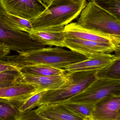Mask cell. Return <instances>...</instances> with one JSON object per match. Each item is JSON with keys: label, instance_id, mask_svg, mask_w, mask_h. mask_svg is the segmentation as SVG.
<instances>
[{"label": "cell", "instance_id": "cell-1", "mask_svg": "<svg viewBox=\"0 0 120 120\" xmlns=\"http://www.w3.org/2000/svg\"><path fill=\"white\" fill-rule=\"evenodd\" d=\"M87 58L84 56L63 48L49 46L26 53L8 55L2 60L19 70L23 67L37 65L63 69Z\"/></svg>", "mask_w": 120, "mask_h": 120}, {"label": "cell", "instance_id": "cell-2", "mask_svg": "<svg viewBox=\"0 0 120 120\" xmlns=\"http://www.w3.org/2000/svg\"><path fill=\"white\" fill-rule=\"evenodd\" d=\"M45 47L30 33L22 31L0 4V60L9 55L11 51L20 54Z\"/></svg>", "mask_w": 120, "mask_h": 120}, {"label": "cell", "instance_id": "cell-3", "mask_svg": "<svg viewBox=\"0 0 120 120\" xmlns=\"http://www.w3.org/2000/svg\"><path fill=\"white\" fill-rule=\"evenodd\" d=\"M87 3L86 0H50L43 12L30 21L33 30L65 26L79 16Z\"/></svg>", "mask_w": 120, "mask_h": 120}, {"label": "cell", "instance_id": "cell-4", "mask_svg": "<svg viewBox=\"0 0 120 120\" xmlns=\"http://www.w3.org/2000/svg\"><path fill=\"white\" fill-rule=\"evenodd\" d=\"M77 22L85 29L120 36V19L92 3H87Z\"/></svg>", "mask_w": 120, "mask_h": 120}, {"label": "cell", "instance_id": "cell-5", "mask_svg": "<svg viewBox=\"0 0 120 120\" xmlns=\"http://www.w3.org/2000/svg\"><path fill=\"white\" fill-rule=\"evenodd\" d=\"M98 71L70 72V82L58 89L46 91L39 101V106L45 104L65 101L79 94L96 78V74Z\"/></svg>", "mask_w": 120, "mask_h": 120}, {"label": "cell", "instance_id": "cell-6", "mask_svg": "<svg viewBox=\"0 0 120 120\" xmlns=\"http://www.w3.org/2000/svg\"><path fill=\"white\" fill-rule=\"evenodd\" d=\"M117 96H120V79L96 78L81 92L66 101L96 105Z\"/></svg>", "mask_w": 120, "mask_h": 120}, {"label": "cell", "instance_id": "cell-7", "mask_svg": "<svg viewBox=\"0 0 120 120\" xmlns=\"http://www.w3.org/2000/svg\"><path fill=\"white\" fill-rule=\"evenodd\" d=\"M0 4L8 14L30 21L42 12L46 5L38 0H0Z\"/></svg>", "mask_w": 120, "mask_h": 120}, {"label": "cell", "instance_id": "cell-8", "mask_svg": "<svg viewBox=\"0 0 120 120\" xmlns=\"http://www.w3.org/2000/svg\"><path fill=\"white\" fill-rule=\"evenodd\" d=\"M66 38H76L83 40L112 44L120 48V36L85 29L77 22H71L64 26Z\"/></svg>", "mask_w": 120, "mask_h": 120}, {"label": "cell", "instance_id": "cell-9", "mask_svg": "<svg viewBox=\"0 0 120 120\" xmlns=\"http://www.w3.org/2000/svg\"><path fill=\"white\" fill-rule=\"evenodd\" d=\"M63 45L64 48L69 49L70 50L87 58L91 55L99 53H111L115 52L117 54L118 53H120V48L112 44L76 38H66L63 42Z\"/></svg>", "mask_w": 120, "mask_h": 120}, {"label": "cell", "instance_id": "cell-10", "mask_svg": "<svg viewBox=\"0 0 120 120\" xmlns=\"http://www.w3.org/2000/svg\"><path fill=\"white\" fill-rule=\"evenodd\" d=\"M22 73L20 83L33 85L38 91L55 90L65 86L71 80V73L51 76H40Z\"/></svg>", "mask_w": 120, "mask_h": 120}, {"label": "cell", "instance_id": "cell-11", "mask_svg": "<svg viewBox=\"0 0 120 120\" xmlns=\"http://www.w3.org/2000/svg\"><path fill=\"white\" fill-rule=\"evenodd\" d=\"M120 56L110 53H99L91 55L86 60L65 67L68 72L91 71L102 70L118 59Z\"/></svg>", "mask_w": 120, "mask_h": 120}, {"label": "cell", "instance_id": "cell-12", "mask_svg": "<svg viewBox=\"0 0 120 120\" xmlns=\"http://www.w3.org/2000/svg\"><path fill=\"white\" fill-rule=\"evenodd\" d=\"M91 120H120V96L112 97L97 104Z\"/></svg>", "mask_w": 120, "mask_h": 120}, {"label": "cell", "instance_id": "cell-13", "mask_svg": "<svg viewBox=\"0 0 120 120\" xmlns=\"http://www.w3.org/2000/svg\"><path fill=\"white\" fill-rule=\"evenodd\" d=\"M64 26L51 27L33 30L30 33L34 38L44 45L64 48L63 42L66 38Z\"/></svg>", "mask_w": 120, "mask_h": 120}, {"label": "cell", "instance_id": "cell-14", "mask_svg": "<svg viewBox=\"0 0 120 120\" xmlns=\"http://www.w3.org/2000/svg\"><path fill=\"white\" fill-rule=\"evenodd\" d=\"M35 111L39 115L49 120H85L70 112L61 102L42 104Z\"/></svg>", "mask_w": 120, "mask_h": 120}, {"label": "cell", "instance_id": "cell-15", "mask_svg": "<svg viewBox=\"0 0 120 120\" xmlns=\"http://www.w3.org/2000/svg\"><path fill=\"white\" fill-rule=\"evenodd\" d=\"M37 91L31 85L19 83L13 86L0 88V98L23 102Z\"/></svg>", "mask_w": 120, "mask_h": 120}, {"label": "cell", "instance_id": "cell-16", "mask_svg": "<svg viewBox=\"0 0 120 120\" xmlns=\"http://www.w3.org/2000/svg\"><path fill=\"white\" fill-rule=\"evenodd\" d=\"M23 102L0 98V120H20L22 113L19 109Z\"/></svg>", "mask_w": 120, "mask_h": 120}, {"label": "cell", "instance_id": "cell-17", "mask_svg": "<svg viewBox=\"0 0 120 120\" xmlns=\"http://www.w3.org/2000/svg\"><path fill=\"white\" fill-rule=\"evenodd\" d=\"M61 102L70 112L85 120H91L92 113L96 105L75 103L68 101Z\"/></svg>", "mask_w": 120, "mask_h": 120}, {"label": "cell", "instance_id": "cell-18", "mask_svg": "<svg viewBox=\"0 0 120 120\" xmlns=\"http://www.w3.org/2000/svg\"><path fill=\"white\" fill-rule=\"evenodd\" d=\"M19 71L21 73L23 74L40 76L59 75L66 72L63 69L43 65L23 67L20 68Z\"/></svg>", "mask_w": 120, "mask_h": 120}, {"label": "cell", "instance_id": "cell-19", "mask_svg": "<svg viewBox=\"0 0 120 120\" xmlns=\"http://www.w3.org/2000/svg\"><path fill=\"white\" fill-rule=\"evenodd\" d=\"M120 19V0H87Z\"/></svg>", "mask_w": 120, "mask_h": 120}, {"label": "cell", "instance_id": "cell-20", "mask_svg": "<svg viewBox=\"0 0 120 120\" xmlns=\"http://www.w3.org/2000/svg\"><path fill=\"white\" fill-rule=\"evenodd\" d=\"M22 75L19 71L9 70L0 73V88L20 83Z\"/></svg>", "mask_w": 120, "mask_h": 120}, {"label": "cell", "instance_id": "cell-21", "mask_svg": "<svg viewBox=\"0 0 120 120\" xmlns=\"http://www.w3.org/2000/svg\"><path fill=\"white\" fill-rule=\"evenodd\" d=\"M96 78L120 79V59L117 60L96 74Z\"/></svg>", "mask_w": 120, "mask_h": 120}, {"label": "cell", "instance_id": "cell-22", "mask_svg": "<svg viewBox=\"0 0 120 120\" xmlns=\"http://www.w3.org/2000/svg\"><path fill=\"white\" fill-rule=\"evenodd\" d=\"M46 91L42 90L36 92L23 102L19 108V110L21 112L24 113L38 107L39 101Z\"/></svg>", "mask_w": 120, "mask_h": 120}, {"label": "cell", "instance_id": "cell-23", "mask_svg": "<svg viewBox=\"0 0 120 120\" xmlns=\"http://www.w3.org/2000/svg\"><path fill=\"white\" fill-rule=\"evenodd\" d=\"M8 15L15 22L16 24L22 31L30 34L33 30V27L30 21L10 14Z\"/></svg>", "mask_w": 120, "mask_h": 120}, {"label": "cell", "instance_id": "cell-24", "mask_svg": "<svg viewBox=\"0 0 120 120\" xmlns=\"http://www.w3.org/2000/svg\"><path fill=\"white\" fill-rule=\"evenodd\" d=\"M20 120H49L39 115L35 110H32L23 113Z\"/></svg>", "mask_w": 120, "mask_h": 120}, {"label": "cell", "instance_id": "cell-25", "mask_svg": "<svg viewBox=\"0 0 120 120\" xmlns=\"http://www.w3.org/2000/svg\"><path fill=\"white\" fill-rule=\"evenodd\" d=\"M9 70L19 71V69L17 67L9 64L5 61L0 60V73Z\"/></svg>", "mask_w": 120, "mask_h": 120}, {"label": "cell", "instance_id": "cell-26", "mask_svg": "<svg viewBox=\"0 0 120 120\" xmlns=\"http://www.w3.org/2000/svg\"><path fill=\"white\" fill-rule=\"evenodd\" d=\"M38 0L40 1L41 3L45 4H48L50 1L49 0Z\"/></svg>", "mask_w": 120, "mask_h": 120}, {"label": "cell", "instance_id": "cell-27", "mask_svg": "<svg viewBox=\"0 0 120 120\" xmlns=\"http://www.w3.org/2000/svg\"><path fill=\"white\" fill-rule=\"evenodd\" d=\"M49 0V1H50V0Z\"/></svg>", "mask_w": 120, "mask_h": 120}]
</instances>
